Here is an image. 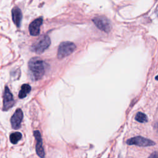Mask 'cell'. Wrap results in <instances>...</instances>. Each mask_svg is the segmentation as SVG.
Wrapping results in <instances>:
<instances>
[{"mask_svg":"<svg viewBox=\"0 0 158 158\" xmlns=\"http://www.w3.org/2000/svg\"><path fill=\"white\" fill-rule=\"evenodd\" d=\"M30 74L34 80H40L45 74V63L40 57H35L29 62Z\"/></svg>","mask_w":158,"mask_h":158,"instance_id":"cell-1","label":"cell"},{"mask_svg":"<svg viewBox=\"0 0 158 158\" xmlns=\"http://www.w3.org/2000/svg\"><path fill=\"white\" fill-rule=\"evenodd\" d=\"M76 49V45L71 41L62 42L59 45L57 51V58L61 59L69 56Z\"/></svg>","mask_w":158,"mask_h":158,"instance_id":"cell-2","label":"cell"},{"mask_svg":"<svg viewBox=\"0 0 158 158\" xmlns=\"http://www.w3.org/2000/svg\"><path fill=\"white\" fill-rule=\"evenodd\" d=\"M51 44V40L48 35L41 36L32 47V50L37 54L43 53Z\"/></svg>","mask_w":158,"mask_h":158,"instance_id":"cell-3","label":"cell"},{"mask_svg":"<svg viewBox=\"0 0 158 158\" xmlns=\"http://www.w3.org/2000/svg\"><path fill=\"white\" fill-rule=\"evenodd\" d=\"M92 21L97 27L106 33H109L112 29V25L109 19L104 16H96L92 19Z\"/></svg>","mask_w":158,"mask_h":158,"instance_id":"cell-4","label":"cell"},{"mask_svg":"<svg viewBox=\"0 0 158 158\" xmlns=\"http://www.w3.org/2000/svg\"><path fill=\"white\" fill-rule=\"evenodd\" d=\"M127 144L129 145H136L142 147H147V146H154L156 143L153 140L148 139L146 138L138 136L135 137L131 138L127 140Z\"/></svg>","mask_w":158,"mask_h":158,"instance_id":"cell-5","label":"cell"},{"mask_svg":"<svg viewBox=\"0 0 158 158\" xmlns=\"http://www.w3.org/2000/svg\"><path fill=\"white\" fill-rule=\"evenodd\" d=\"M14 105V100L13 94L11 93L9 88L5 87L3 95V110L7 111L11 108Z\"/></svg>","mask_w":158,"mask_h":158,"instance_id":"cell-6","label":"cell"},{"mask_svg":"<svg viewBox=\"0 0 158 158\" xmlns=\"http://www.w3.org/2000/svg\"><path fill=\"white\" fill-rule=\"evenodd\" d=\"M33 135L35 138V140L37 141L35 149L37 155L40 158H44L45 153L44 148L43 147V142H42V138L40 132L38 130L34 131Z\"/></svg>","mask_w":158,"mask_h":158,"instance_id":"cell-7","label":"cell"},{"mask_svg":"<svg viewBox=\"0 0 158 158\" xmlns=\"http://www.w3.org/2000/svg\"><path fill=\"white\" fill-rule=\"evenodd\" d=\"M23 119V113L21 109H17L11 119V123L14 129H19L21 127Z\"/></svg>","mask_w":158,"mask_h":158,"instance_id":"cell-8","label":"cell"},{"mask_svg":"<svg viewBox=\"0 0 158 158\" xmlns=\"http://www.w3.org/2000/svg\"><path fill=\"white\" fill-rule=\"evenodd\" d=\"M43 23V18L38 17L30 23L29 25V32L31 35L37 36L40 32V27Z\"/></svg>","mask_w":158,"mask_h":158,"instance_id":"cell-9","label":"cell"},{"mask_svg":"<svg viewBox=\"0 0 158 158\" xmlns=\"http://www.w3.org/2000/svg\"><path fill=\"white\" fill-rule=\"evenodd\" d=\"M12 17L13 22L17 27L21 26L22 19V13L21 10L18 7H14L12 10Z\"/></svg>","mask_w":158,"mask_h":158,"instance_id":"cell-10","label":"cell"},{"mask_svg":"<svg viewBox=\"0 0 158 158\" xmlns=\"http://www.w3.org/2000/svg\"><path fill=\"white\" fill-rule=\"evenodd\" d=\"M30 91H31V87L28 84H24L21 87V90L19 93V97L21 99L26 97Z\"/></svg>","mask_w":158,"mask_h":158,"instance_id":"cell-11","label":"cell"},{"mask_svg":"<svg viewBox=\"0 0 158 158\" xmlns=\"http://www.w3.org/2000/svg\"><path fill=\"white\" fill-rule=\"evenodd\" d=\"M22 138V134L20 132H15L13 133L10 135L9 139L13 144H16L17 142L21 140Z\"/></svg>","mask_w":158,"mask_h":158,"instance_id":"cell-12","label":"cell"},{"mask_svg":"<svg viewBox=\"0 0 158 158\" xmlns=\"http://www.w3.org/2000/svg\"><path fill=\"white\" fill-rule=\"evenodd\" d=\"M135 120L140 123H146L148 122V117L147 115L144 113L139 112L135 116Z\"/></svg>","mask_w":158,"mask_h":158,"instance_id":"cell-13","label":"cell"},{"mask_svg":"<svg viewBox=\"0 0 158 158\" xmlns=\"http://www.w3.org/2000/svg\"><path fill=\"white\" fill-rule=\"evenodd\" d=\"M148 158H158V152H154Z\"/></svg>","mask_w":158,"mask_h":158,"instance_id":"cell-14","label":"cell"},{"mask_svg":"<svg viewBox=\"0 0 158 158\" xmlns=\"http://www.w3.org/2000/svg\"><path fill=\"white\" fill-rule=\"evenodd\" d=\"M155 79H156V80H158V75H157V76L156 77H155Z\"/></svg>","mask_w":158,"mask_h":158,"instance_id":"cell-15","label":"cell"}]
</instances>
